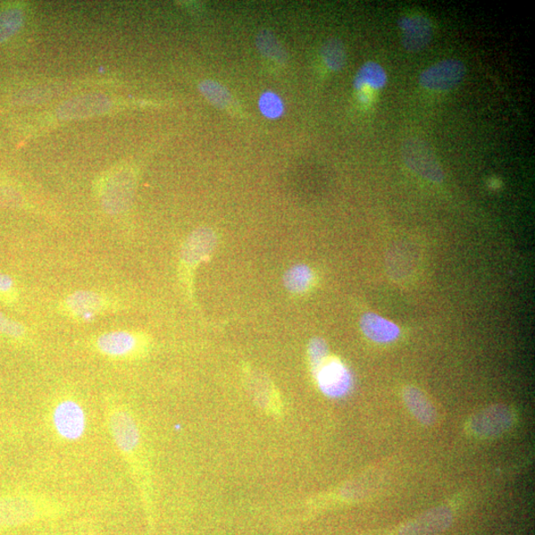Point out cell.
<instances>
[{
  "label": "cell",
  "mask_w": 535,
  "mask_h": 535,
  "mask_svg": "<svg viewBox=\"0 0 535 535\" xmlns=\"http://www.w3.org/2000/svg\"><path fill=\"white\" fill-rule=\"evenodd\" d=\"M105 419L117 453L129 470L147 509L151 505L152 479L143 434L133 409L120 398L105 400Z\"/></svg>",
  "instance_id": "1"
},
{
  "label": "cell",
  "mask_w": 535,
  "mask_h": 535,
  "mask_svg": "<svg viewBox=\"0 0 535 535\" xmlns=\"http://www.w3.org/2000/svg\"><path fill=\"white\" fill-rule=\"evenodd\" d=\"M66 507L60 500L32 491L0 495V531L22 528L61 516Z\"/></svg>",
  "instance_id": "2"
},
{
  "label": "cell",
  "mask_w": 535,
  "mask_h": 535,
  "mask_svg": "<svg viewBox=\"0 0 535 535\" xmlns=\"http://www.w3.org/2000/svg\"><path fill=\"white\" fill-rule=\"evenodd\" d=\"M94 349L110 361H136L147 356L151 340L139 331L112 330L100 334L94 340Z\"/></svg>",
  "instance_id": "3"
},
{
  "label": "cell",
  "mask_w": 535,
  "mask_h": 535,
  "mask_svg": "<svg viewBox=\"0 0 535 535\" xmlns=\"http://www.w3.org/2000/svg\"><path fill=\"white\" fill-rule=\"evenodd\" d=\"M49 419L55 436L64 442H77L86 436L88 415L76 399H58L50 409Z\"/></svg>",
  "instance_id": "4"
},
{
  "label": "cell",
  "mask_w": 535,
  "mask_h": 535,
  "mask_svg": "<svg viewBox=\"0 0 535 535\" xmlns=\"http://www.w3.org/2000/svg\"><path fill=\"white\" fill-rule=\"evenodd\" d=\"M136 177L127 167L114 170L108 174L102 191L100 202L107 213L119 214L128 210L132 203Z\"/></svg>",
  "instance_id": "5"
},
{
  "label": "cell",
  "mask_w": 535,
  "mask_h": 535,
  "mask_svg": "<svg viewBox=\"0 0 535 535\" xmlns=\"http://www.w3.org/2000/svg\"><path fill=\"white\" fill-rule=\"evenodd\" d=\"M115 302L102 292L95 291H77L66 297L62 303L65 314L72 319L90 322L99 315L112 311Z\"/></svg>",
  "instance_id": "6"
},
{
  "label": "cell",
  "mask_w": 535,
  "mask_h": 535,
  "mask_svg": "<svg viewBox=\"0 0 535 535\" xmlns=\"http://www.w3.org/2000/svg\"><path fill=\"white\" fill-rule=\"evenodd\" d=\"M401 153L407 168L420 177L434 183L445 181V173L436 155L423 139H407L401 148Z\"/></svg>",
  "instance_id": "7"
},
{
  "label": "cell",
  "mask_w": 535,
  "mask_h": 535,
  "mask_svg": "<svg viewBox=\"0 0 535 535\" xmlns=\"http://www.w3.org/2000/svg\"><path fill=\"white\" fill-rule=\"evenodd\" d=\"M516 415L511 407L503 404L492 405L475 414L469 428L476 437L492 438L513 428Z\"/></svg>",
  "instance_id": "8"
},
{
  "label": "cell",
  "mask_w": 535,
  "mask_h": 535,
  "mask_svg": "<svg viewBox=\"0 0 535 535\" xmlns=\"http://www.w3.org/2000/svg\"><path fill=\"white\" fill-rule=\"evenodd\" d=\"M112 102L105 95H81L66 100L56 112L61 120H79L104 115L110 112Z\"/></svg>",
  "instance_id": "9"
},
{
  "label": "cell",
  "mask_w": 535,
  "mask_h": 535,
  "mask_svg": "<svg viewBox=\"0 0 535 535\" xmlns=\"http://www.w3.org/2000/svg\"><path fill=\"white\" fill-rule=\"evenodd\" d=\"M465 65L448 58L430 66L420 76L421 86L426 89L446 91L455 88L465 77Z\"/></svg>",
  "instance_id": "10"
},
{
  "label": "cell",
  "mask_w": 535,
  "mask_h": 535,
  "mask_svg": "<svg viewBox=\"0 0 535 535\" xmlns=\"http://www.w3.org/2000/svg\"><path fill=\"white\" fill-rule=\"evenodd\" d=\"M314 376L323 394L331 398L345 396L353 387V375L348 368L336 358H329L314 372Z\"/></svg>",
  "instance_id": "11"
},
{
  "label": "cell",
  "mask_w": 535,
  "mask_h": 535,
  "mask_svg": "<svg viewBox=\"0 0 535 535\" xmlns=\"http://www.w3.org/2000/svg\"><path fill=\"white\" fill-rule=\"evenodd\" d=\"M454 521L453 509L439 506L417 516L399 529L398 535H439Z\"/></svg>",
  "instance_id": "12"
},
{
  "label": "cell",
  "mask_w": 535,
  "mask_h": 535,
  "mask_svg": "<svg viewBox=\"0 0 535 535\" xmlns=\"http://www.w3.org/2000/svg\"><path fill=\"white\" fill-rule=\"evenodd\" d=\"M403 32V46L408 52H420L430 43L432 25L429 19L422 15L404 16L398 22Z\"/></svg>",
  "instance_id": "13"
},
{
  "label": "cell",
  "mask_w": 535,
  "mask_h": 535,
  "mask_svg": "<svg viewBox=\"0 0 535 535\" xmlns=\"http://www.w3.org/2000/svg\"><path fill=\"white\" fill-rule=\"evenodd\" d=\"M215 244V234L211 229L192 232L182 248V262L189 267L198 265L213 252Z\"/></svg>",
  "instance_id": "14"
},
{
  "label": "cell",
  "mask_w": 535,
  "mask_h": 535,
  "mask_svg": "<svg viewBox=\"0 0 535 535\" xmlns=\"http://www.w3.org/2000/svg\"><path fill=\"white\" fill-rule=\"evenodd\" d=\"M415 250L409 244H397L388 252L387 269L396 281L404 280L415 272Z\"/></svg>",
  "instance_id": "15"
},
{
  "label": "cell",
  "mask_w": 535,
  "mask_h": 535,
  "mask_svg": "<svg viewBox=\"0 0 535 535\" xmlns=\"http://www.w3.org/2000/svg\"><path fill=\"white\" fill-rule=\"evenodd\" d=\"M361 326L365 336L377 344H388L398 339L400 334L399 326L381 315L373 313L363 314Z\"/></svg>",
  "instance_id": "16"
},
{
  "label": "cell",
  "mask_w": 535,
  "mask_h": 535,
  "mask_svg": "<svg viewBox=\"0 0 535 535\" xmlns=\"http://www.w3.org/2000/svg\"><path fill=\"white\" fill-rule=\"evenodd\" d=\"M403 399L409 412L422 424L431 426L437 423V409L423 391L414 386H407L403 390Z\"/></svg>",
  "instance_id": "17"
},
{
  "label": "cell",
  "mask_w": 535,
  "mask_h": 535,
  "mask_svg": "<svg viewBox=\"0 0 535 535\" xmlns=\"http://www.w3.org/2000/svg\"><path fill=\"white\" fill-rule=\"evenodd\" d=\"M387 74L377 63L367 62L359 70L354 80V88L358 91L364 89L379 90L386 86Z\"/></svg>",
  "instance_id": "18"
},
{
  "label": "cell",
  "mask_w": 535,
  "mask_h": 535,
  "mask_svg": "<svg viewBox=\"0 0 535 535\" xmlns=\"http://www.w3.org/2000/svg\"><path fill=\"white\" fill-rule=\"evenodd\" d=\"M314 281V274L313 270L305 264L292 266L283 275V285L294 294H304L311 289Z\"/></svg>",
  "instance_id": "19"
},
{
  "label": "cell",
  "mask_w": 535,
  "mask_h": 535,
  "mask_svg": "<svg viewBox=\"0 0 535 535\" xmlns=\"http://www.w3.org/2000/svg\"><path fill=\"white\" fill-rule=\"evenodd\" d=\"M256 47L265 58L283 64L287 61V53L281 42L269 30H261L256 37Z\"/></svg>",
  "instance_id": "20"
},
{
  "label": "cell",
  "mask_w": 535,
  "mask_h": 535,
  "mask_svg": "<svg viewBox=\"0 0 535 535\" xmlns=\"http://www.w3.org/2000/svg\"><path fill=\"white\" fill-rule=\"evenodd\" d=\"M322 60L328 68L333 72H339L346 64V50L337 38H330L324 42L321 50Z\"/></svg>",
  "instance_id": "21"
},
{
  "label": "cell",
  "mask_w": 535,
  "mask_h": 535,
  "mask_svg": "<svg viewBox=\"0 0 535 535\" xmlns=\"http://www.w3.org/2000/svg\"><path fill=\"white\" fill-rule=\"evenodd\" d=\"M198 89L208 103L221 110H225L232 103L229 90L220 82L205 80L199 83Z\"/></svg>",
  "instance_id": "22"
},
{
  "label": "cell",
  "mask_w": 535,
  "mask_h": 535,
  "mask_svg": "<svg viewBox=\"0 0 535 535\" xmlns=\"http://www.w3.org/2000/svg\"><path fill=\"white\" fill-rule=\"evenodd\" d=\"M24 13L19 7L0 12V44L12 38L21 29Z\"/></svg>",
  "instance_id": "23"
},
{
  "label": "cell",
  "mask_w": 535,
  "mask_h": 535,
  "mask_svg": "<svg viewBox=\"0 0 535 535\" xmlns=\"http://www.w3.org/2000/svg\"><path fill=\"white\" fill-rule=\"evenodd\" d=\"M259 111L269 120H277L285 113V104L281 97L273 91H265L259 98Z\"/></svg>",
  "instance_id": "24"
},
{
  "label": "cell",
  "mask_w": 535,
  "mask_h": 535,
  "mask_svg": "<svg viewBox=\"0 0 535 535\" xmlns=\"http://www.w3.org/2000/svg\"><path fill=\"white\" fill-rule=\"evenodd\" d=\"M329 346L325 340L315 337L309 342L308 356L314 373L330 358Z\"/></svg>",
  "instance_id": "25"
},
{
  "label": "cell",
  "mask_w": 535,
  "mask_h": 535,
  "mask_svg": "<svg viewBox=\"0 0 535 535\" xmlns=\"http://www.w3.org/2000/svg\"><path fill=\"white\" fill-rule=\"evenodd\" d=\"M0 334L8 338L20 340L27 337V330L19 322L0 314Z\"/></svg>",
  "instance_id": "26"
},
{
  "label": "cell",
  "mask_w": 535,
  "mask_h": 535,
  "mask_svg": "<svg viewBox=\"0 0 535 535\" xmlns=\"http://www.w3.org/2000/svg\"><path fill=\"white\" fill-rule=\"evenodd\" d=\"M19 292L15 282L4 273H0V300L5 304H12L18 299Z\"/></svg>",
  "instance_id": "27"
},
{
  "label": "cell",
  "mask_w": 535,
  "mask_h": 535,
  "mask_svg": "<svg viewBox=\"0 0 535 535\" xmlns=\"http://www.w3.org/2000/svg\"><path fill=\"white\" fill-rule=\"evenodd\" d=\"M499 186L500 185H497V183L495 182V179L491 180L490 187L492 189L499 188Z\"/></svg>",
  "instance_id": "28"
}]
</instances>
